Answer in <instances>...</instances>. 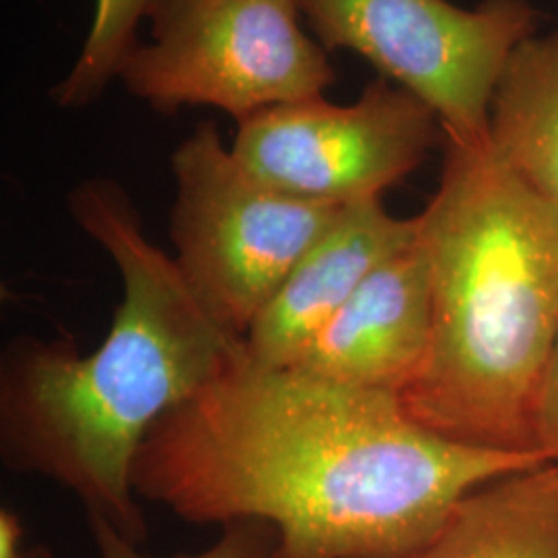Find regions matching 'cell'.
<instances>
[{"instance_id":"obj_7","label":"cell","mask_w":558,"mask_h":558,"mask_svg":"<svg viewBox=\"0 0 558 558\" xmlns=\"http://www.w3.org/2000/svg\"><path fill=\"white\" fill-rule=\"evenodd\" d=\"M236 126L232 151L255 177L338 207L380 199L442 141L435 112L383 77L350 106L317 96L271 106Z\"/></svg>"},{"instance_id":"obj_1","label":"cell","mask_w":558,"mask_h":558,"mask_svg":"<svg viewBox=\"0 0 558 558\" xmlns=\"http://www.w3.org/2000/svg\"><path fill=\"white\" fill-rule=\"evenodd\" d=\"M542 463L445 439L398 396L260 366L244 350L154 424L133 486L189 523H269L276 558H391L474 488Z\"/></svg>"},{"instance_id":"obj_16","label":"cell","mask_w":558,"mask_h":558,"mask_svg":"<svg viewBox=\"0 0 558 558\" xmlns=\"http://www.w3.org/2000/svg\"><path fill=\"white\" fill-rule=\"evenodd\" d=\"M290 2H294V4H299L300 7V0H290Z\"/></svg>"},{"instance_id":"obj_15","label":"cell","mask_w":558,"mask_h":558,"mask_svg":"<svg viewBox=\"0 0 558 558\" xmlns=\"http://www.w3.org/2000/svg\"><path fill=\"white\" fill-rule=\"evenodd\" d=\"M0 558H54L44 544L27 538L25 525L13 509H0Z\"/></svg>"},{"instance_id":"obj_3","label":"cell","mask_w":558,"mask_h":558,"mask_svg":"<svg viewBox=\"0 0 558 558\" xmlns=\"http://www.w3.org/2000/svg\"><path fill=\"white\" fill-rule=\"evenodd\" d=\"M440 145L439 186L418 216L433 341L399 399L445 439L536 451L532 414L558 339V207L493 141L442 133Z\"/></svg>"},{"instance_id":"obj_14","label":"cell","mask_w":558,"mask_h":558,"mask_svg":"<svg viewBox=\"0 0 558 558\" xmlns=\"http://www.w3.org/2000/svg\"><path fill=\"white\" fill-rule=\"evenodd\" d=\"M534 447L548 463L558 465V339L555 352L539 383L532 414Z\"/></svg>"},{"instance_id":"obj_12","label":"cell","mask_w":558,"mask_h":558,"mask_svg":"<svg viewBox=\"0 0 558 558\" xmlns=\"http://www.w3.org/2000/svg\"><path fill=\"white\" fill-rule=\"evenodd\" d=\"M154 0H96V13L71 73L57 83L52 100L60 108H85L119 80L120 66L137 46V27Z\"/></svg>"},{"instance_id":"obj_4","label":"cell","mask_w":558,"mask_h":558,"mask_svg":"<svg viewBox=\"0 0 558 558\" xmlns=\"http://www.w3.org/2000/svg\"><path fill=\"white\" fill-rule=\"evenodd\" d=\"M170 168L177 186L170 240L180 274L209 315L244 339L341 207L263 182L223 147L214 120L180 143Z\"/></svg>"},{"instance_id":"obj_11","label":"cell","mask_w":558,"mask_h":558,"mask_svg":"<svg viewBox=\"0 0 558 558\" xmlns=\"http://www.w3.org/2000/svg\"><path fill=\"white\" fill-rule=\"evenodd\" d=\"M500 158L558 207V29L521 41L490 108Z\"/></svg>"},{"instance_id":"obj_2","label":"cell","mask_w":558,"mask_h":558,"mask_svg":"<svg viewBox=\"0 0 558 558\" xmlns=\"http://www.w3.org/2000/svg\"><path fill=\"white\" fill-rule=\"evenodd\" d=\"M73 220L120 276L112 325L92 354L73 336H20L0 360V459L9 472L52 480L143 544L149 534L133 486L154 424L244 354L193 294L174 257L143 232L126 189L80 182Z\"/></svg>"},{"instance_id":"obj_10","label":"cell","mask_w":558,"mask_h":558,"mask_svg":"<svg viewBox=\"0 0 558 558\" xmlns=\"http://www.w3.org/2000/svg\"><path fill=\"white\" fill-rule=\"evenodd\" d=\"M391 558H558V465L482 484L428 538Z\"/></svg>"},{"instance_id":"obj_8","label":"cell","mask_w":558,"mask_h":558,"mask_svg":"<svg viewBox=\"0 0 558 558\" xmlns=\"http://www.w3.org/2000/svg\"><path fill=\"white\" fill-rule=\"evenodd\" d=\"M418 228V216L396 218L380 199L343 205L251 325L244 336L248 359L271 368L299 366L362 281L410 248Z\"/></svg>"},{"instance_id":"obj_9","label":"cell","mask_w":558,"mask_h":558,"mask_svg":"<svg viewBox=\"0 0 558 558\" xmlns=\"http://www.w3.org/2000/svg\"><path fill=\"white\" fill-rule=\"evenodd\" d=\"M430 341V276L416 239L362 281L294 368L401 398L428 359Z\"/></svg>"},{"instance_id":"obj_6","label":"cell","mask_w":558,"mask_h":558,"mask_svg":"<svg viewBox=\"0 0 558 558\" xmlns=\"http://www.w3.org/2000/svg\"><path fill=\"white\" fill-rule=\"evenodd\" d=\"M315 40L368 60L380 77L424 101L447 137L490 140L505 64L536 34L527 0H300Z\"/></svg>"},{"instance_id":"obj_5","label":"cell","mask_w":558,"mask_h":558,"mask_svg":"<svg viewBox=\"0 0 558 558\" xmlns=\"http://www.w3.org/2000/svg\"><path fill=\"white\" fill-rule=\"evenodd\" d=\"M290 0H154L149 40L119 80L163 117L211 106L236 122L336 83L327 50L304 34Z\"/></svg>"},{"instance_id":"obj_13","label":"cell","mask_w":558,"mask_h":558,"mask_svg":"<svg viewBox=\"0 0 558 558\" xmlns=\"http://www.w3.org/2000/svg\"><path fill=\"white\" fill-rule=\"evenodd\" d=\"M89 534L100 558H154L141 553L140 544L124 538L108 519L85 513ZM278 536L274 527L259 519H244L221 525L220 538L193 555L172 558H276Z\"/></svg>"}]
</instances>
